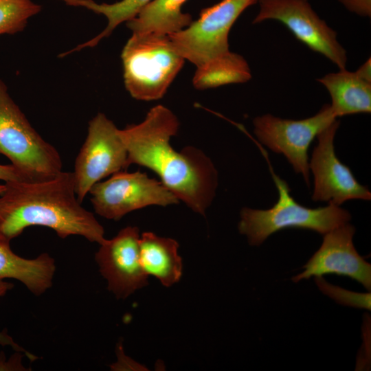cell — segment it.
<instances>
[{"instance_id":"obj_17","label":"cell","mask_w":371,"mask_h":371,"mask_svg":"<svg viewBox=\"0 0 371 371\" xmlns=\"http://www.w3.org/2000/svg\"><path fill=\"white\" fill-rule=\"evenodd\" d=\"M187 0H153L126 22L132 34L155 32L170 34L188 27L193 21L181 8Z\"/></svg>"},{"instance_id":"obj_19","label":"cell","mask_w":371,"mask_h":371,"mask_svg":"<svg viewBox=\"0 0 371 371\" xmlns=\"http://www.w3.org/2000/svg\"><path fill=\"white\" fill-rule=\"evenodd\" d=\"M60 1L69 5L83 7L95 13L102 14L108 21L106 27L99 34L60 55V56L63 57L82 49L95 46L102 38L109 36L119 25L135 18L153 0H121L113 3H99L93 0Z\"/></svg>"},{"instance_id":"obj_13","label":"cell","mask_w":371,"mask_h":371,"mask_svg":"<svg viewBox=\"0 0 371 371\" xmlns=\"http://www.w3.org/2000/svg\"><path fill=\"white\" fill-rule=\"evenodd\" d=\"M355 233V227L348 223L324 234L322 245L293 281L336 274L354 279L370 291L371 265L357 251L352 241Z\"/></svg>"},{"instance_id":"obj_23","label":"cell","mask_w":371,"mask_h":371,"mask_svg":"<svg viewBox=\"0 0 371 371\" xmlns=\"http://www.w3.org/2000/svg\"><path fill=\"white\" fill-rule=\"evenodd\" d=\"M12 287L13 284L12 283L0 280V297L3 296ZM0 344L2 346H10L16 351H24V349L16 344L13 339L8 335L6 330L0 333Z\"/></svg>"},{"instance_id":"obj_11","label":"cell","mask_w":371,"mask_h":371,"mask_svg":"<svg viewBox=\"0 0 371 371\" xmlns=\"http://www.w3.org/2000/svg\"><path fill=\"white\" fill-rule=\"evenodd\" d=\"M339 126V121L335 120L317 136V143L309 161L314 179L311 199L337 206L352 199L370 201L369 189L358 182L335 154L334 139Z\"/></svg>"},{"instance_id":"obj_26","label":"cell","mask_w":371,"mask_h":371,"mask_svg":"<svg viewBox=\"0 0 371 371\" xmlns=\"http://www.w3.org/2000/svg\"><path fill=\"white\" fill-rule=\"evenodd\" d=\"M5 184L4 185H1L0 184V194H2L3 192V191L5 190Z\"/></svg>"},{"instance_id":"obj_4","label":"cell","mask_w":371,"mask_h":371,"mask_svg":"<svg viewBox=\"0 0 371 371\" xmlns=\"http://www.w3.org/2000/svg\"><path fill=\"white\" fill-rule=\"evenodd\" d=\"M121 58L126 90L133 98L144 101L161 98L185 61L168 34L155 32L132 34Z\"/></svg>"},{"instance_id":"obj_20","label":"cell","mask_w":371,"mask_h":371,"mask_svg":"<svg viewBox=\"0 0 371 371\" xmlns=\"http://www.w3.org/2000/svg\"><path fill=\"white\" fill-rule=\"evenodd\" d=\"M41 10L32 0H0V35L22 31Z\"/></svg>"},{"instance_id":"obj_21","label":"cell","mask_w":371,"mask_h":371,"mask_svg":"<svg viewBox=\"0 0 371 371\" xmlns=\"http://www.w3.org/2000/svg\"><path fill=\"white\" fill-rule=\"evenodd\" d=\"M315 282L320 290L341 304L370 310V293H358L332 285L316 277Z\"/></svg>"},{"instance_id":"obj_3","label":"cell","mask_w":371,"mask_h":371,"mask_svg":"<svg viewBox=\"0 0 371 371\" xmlns=\"http://www.w3.org/2000/svg\"><path fill=\"white\" fill-rule=\"evenodd\" d=\"M267 160L278 192V199L267 210L244 207L240 212L238 230L253 246L260 245L270 235L286 228H302L324 234L348 223L350 212L333 204L309 208L298 203L291 195L287 183L273 170L266 150L257 144Z\"/></svg>"},{"instance_id":"obj_12","label":"cell","mask_w":371,"mask_h":371,"mask_svg":"<svg viewBox=\"0 0 371 371\" xmlns=\"http://www.w3.org/2000/svg\"><path fill=\"white\" fill-rule=\"evenodd\" d=\"M139 239L138 228L128 226L112 239H106L95 254L108 289L117 298H126L148 284V276L140 261Z\"/></svg>"},{"instance_id":"obj_10","label":"cell","mask_w":371,"mask_h":371,"mask_svg":"<svg viewBox=\"0 0 371 371\" xmlns=\"http://www.w3.org/2000/svg\"><path fill=\"white\" fill-rule=\"evenodd\" d=\"M260 10L253 23L267 19L283 23L301 42L336 65L346 69V52L337 33L321 19L305 0H258Z\"/></svg>"},{"instance_id":"obj_15","label":"cell","mask_w":371,"mask_h":371,"mask_svg":"<svg viewBox=\"0 0 371 371\" xmlns=\"http://www.w3.org/2000/svg\"><path fill=\"white\" fill-rule=\"evenodd\" d=\"M330 95L331 109L338 117L371 112V83L346 69L317 79Z\"/></svg>"},{"instance_id":"obj_25","label":"cell","mask_w":371,"mask_h":371,"mask_svg":"<svg viewBox=\"0 0 371 371\" xmlns=\"http://www.w3.org/2000/svg\"><path fill=\"white\" fill-rule=\"evenodd\" d=\"M356 74L362 80L371 83V59L369 58L355 71Z\"/></svg>"},{"instance_id":"obj_5","label":"cell","mask_w":371,"mask_h":371,"mask_svg":"<svg viewBox=\"0 0 371 371\" xmlns=\"http://www.w3.org/2000/svg\"><path fill=\"white\" fill-rule=\"evenodd\" d=\"M0 154L30 181L50 179L63 171L58 150L32 126L1 80Z\"/></svg>"},{"instance_id":"obj_14","label":"cell","mask_w":371,"mask_h":371,"mask_svg":"<svg viewBox=\"0 0 371 371\" xmlns=\"http://www.w3.org/2000/svg\"><path fill=\"white\" fill-rule=\"evenodd\" d=\"M55 270L54 260L48 254L33 259L21 257L12 251L10 240L0 235V280H17L40 295L52 286Z\"/></svg>"},{"instance_id":"obj_22","label":"cell","mask_w":371,"mask_h":371,"mask_svg":"<svg viewBox=\"0 0 371 371\" xmlns=\"http://www.w3.org/2000/svg\"><path fill=\"white\" fill-rule=\"evenodd\" d=\"M346 8L360 16H370L371 0H339Z\"/></svg>"},{"instance_id":"obj_8","label":"cell","mask_w":371,"mask_h":371,"mask_svg":"<svg viewBox=\"0 0 371 371\" xmlns=\"http://www.w3.org/2000/svg\"><path fill=\"white\" fill-rule=\"evenodd\" d=\"M119 130L102 113L89 121L87 136L76 157L73 172L80 203L95 183L129 166L127 150Z\"/></svg>"},{"instance_id":"obj_16","label":"cell","mask_w":371,"mask_h":371,"mask_svg":"<svg viewBox=\"0 0 371 371\" xmlns=\"http://www.w3.org/2000/svg\"><path fill=\"white\" fill-rule=\"evenodd\" d=\"M178 248L174 239L160 237L153 232L143 233L139 239V252L145 273L155 276L165 286L178 282L182 274Z\"/></svg>"},{"instance_id":"obj_1","label":"cell","mask_w":371,"mask_h":371,"mask_svg":"<svg viewBox=\"0 0 371 371\" xmlns=\"http://www.w3.org/2000/svg\"><path fill=\"white\" fill-rule=\"evenodd\" d=\"M179 126L177 116L169 109L157 105L142 122L128 125L119 133L129 166L135 164L152 170L179 200L204 214L215 194L217 171L200 150L189 146L178 152L173 148L170 138Z\"/></svg>"},{"instance_id":"obj_9","label":"cell","mask_w":371,"mask_h":371,"mask_svg":"<svg viewBox=\"0 0 371 371\" xmlns=\"http://www.w3.org/2000/svg\"><path fill=\"white\" fill-rule=\"evenodd\" d=\"M89 193L95 212L115 221L148 205L167 206L179 201L161 181L139 171L116 172L95 183Z\"/></svg>"},{"instance_id":"obj_18","label":"cell","mask_w":371,"mask_h":371,"mask_svg":"<svg viewBox=\"0 0 371 371\" xmlns=\"http://www.w3.org/2000/svg\"><path fill=\"white\" fill-rule=\"evenodd\" d=\"M251 78L246 60L230 51L196 67L192 79L194 87L199 90L215 88L232 83H242Z\"/></svg>"},{"instance_id":"obj_7","label":"cell","mask_w":371,"mask_h":371,"mask_svg":"<svg viewBox=\"0 0 371 371\" xmlns=\"http://www.w3.org/2000/svg\"><path fill=\"white\" fill-rule=\"evenodd\" d=\"M335 120L330 104H326L315 115L302 120L283 119L271 114L258 116L253 120L254 133L260 144L283 155L310 187L309 147Z\"/></svg>"},{"instance_id":"obj_27","label":"cell","mask_w":371,"mask_h":371,"mask_svg":"<svg viewBox=\"0 0 371 371\" xmlns=\"http://www.w3.org/2000/svg\"><path fill=\"white\" fill-rule=\"evenodd\" d=\"M305 1H307V0H305Z\"/></svg>"},{"instance_id":"obj_24","label":"cell","mask_w":371,"mask_h":371,"mask_svg":"<svg viewBox=\"0 0 371 371\" xmlns=\"http://www.w3.org/2000/svg\"><path fill=\"white\" fill-rule=\"evenodd\" d=\"M0 180H3L5 182L30 181L20 172H19L12 164H0Z\"/></svg>"},{"instance_id":"obj_6","label":"cell","mask_w":371,"mask_h":371,"mask_svg":"<svg viewBox=\"0 0 371 371\" xmlns=\"http://www.w3.org/2000/svg\"><path fill=\"white\" fill-rule=\"evenodd\" d=\"M258 0H221L201 10L186 28L168 35L175 51L196 67L229 52L228 36L238 16Z\"/></svg>"},{"instance_id":"obj_2","label":"cell","mask_w":371,"mask_h":371,"mask_svg":"<svg viewBox=\"0 0 371 371\" xmlns=\"http://www.w3.org/2000/svg\"><path fill=\"white\" fill-rule=\"evenodd\" d=\"M5 186L0 194V235L8 240L30 226L49 227L62 238L77 235L99 245L106 240L103 227L77 199L73 172Z\"/></svg>"}]
</instances>
